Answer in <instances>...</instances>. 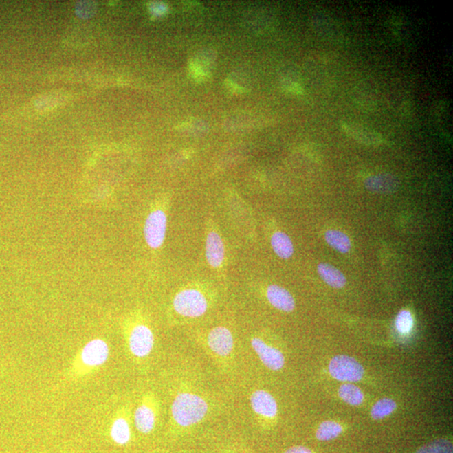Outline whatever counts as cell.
I'll return each mask as SVG.
<instances>
[{"label":"cell","instance_id":"obj_1","mask_svg":"<svg viewBox=\"0 0 453 453\" xmlns=\"http://www.w3.org/2000/svg\"><path fill=\"white\" fill-rule=\"evenodd\" d=\"M208 410V401L199 395L181 392L171 405V417L178 426L190 428L203 421Z\"/></svg>","mask_w":453,"mask_h":453},{"label":"cell","instance_id":"obj_2","mask_svg":"<svg viewBox=\"0 0 453 453\" xmlns=\"http://www.w3.org/2000/svg\"><path fill=\"white\" fill-rule=\"evenodd\" d=\"M173 307L179 315L186 318H199L208 308L206 296L196 289H186L178 292L173 300Z\"/></svg>","mask_w":453,"mask_h":453},{"label":"cell","instance_id":"obj_3","mask_svg":"<svg viewBox=\"0 0 453 453\" xmlns=\"http://www.w3.org/2000/svg\"><path fill=\"white\" fill-rule=\"evenodd\" d=\"M330 375L342 382H357L363 379L364 369L356 360L347 355L335 356L329 364Z\"/></svg>","mask_w":453,"mask_h":453},{"label":"cell","instance_id":"obj_4","mask_svg":"<svg viewBox=\"0 0 453 453\" xmlns=\"http://www.w3.org/2000/svg\"><path fill=\"white\" fill-rule=\"evenodd\" d=\"M155 338L150 327L144 324L134 327L129 335L128 345L129 351L139 359H143L152 352L154 348Z\"/></svg>","mask_w":453,"mask_h":453},{"label":"cell","instance_id":"obj_5","mask_svg":"<svg viewBox=\"0 0 453 453\" xmlns=\"http://www.w3.org/2000/svg\"><path fill=\"white\" fill-rule=\"evenodd\" d=\"M167 219L162 210L152 212L144 224V238L152 249H158L163 245L166 233Z\"/></svg>","mask_w":453,"mask_h":453},{"label":"cell","instance_id":"obj_6","mask_svg":"<svg viewBox=\"0 0 453 453\" xmlns=\"http://www.w3.org/2000/svg\"><path fill=\"white\" fill-rule=\"evenodd\" d=\"M109 357V347L100 338L91 340L82 348L79 354V360L87 368H94L104 364Z\"/></svg>","mask_w":453,"mask_h":453},{"label":"cell","instance_id":"obj_7","mask_svg":"<svg viewBox=\"0 0 453 453\" xmlns=\"http://www.w3.org/2000/svg\"><path fill=\"white\" fill-rule=\"evenodd\" d=\"M208 348L219 357L230 356L234 348L233 334L225 327H217L209 332L207 338Z\"/></svg>","mask_w":453,"mask_h":453},{"label":"cell","instance_id":"obj_8","mask_svg":"<svg viewBox=\"0 0 453 453\" xmlns=\"http://www.w3.org/2000/svg\"><path fill=\"white\" fill-rule=\"evenodd\" d=\"M251 346L266 368L277 371L284 367L285 357L279 349L272 347L256 337L251 340Z\"/></svg>","mask_w":453,"mask_h":453},{"label":"cell","instance_id":"obj_9","mask_svg":"<svg viewBox=\"0 0 453 453\" xmlns=\"http://www.w3.org/2000/svg\"><path fill=\"white\" fill-rule=\"evenodd\" d=\"M250 405L258 416L269 419L276 417L277 403L267 391L258 390L253 392L250 397Z\"/></svg>","mask_w":453,"mask_h":453},{"label":"cell","instance_id":"obj_10","mask_svg":"<svg viewBox=\"0 0 453 453\" xmlns=\"http://www.w3.org/2000/svg\"><path fill=\"white\" fill-rule=\"evenodd\" d=\"M267 299L274 307L280 311L291 312L295 308V300L291 293L279 285H272L267 288Z\"/></svg>","mask_w":453,"mask_h":453},{"label":"cell","instance_id":"obj_11","mask_svg":"<svg viewBox=\"0 0 453 453\" xmlns=\"http://www.w3.org/2000/svg\"><path fill=\"white\" fill-rule=\"evenodd\" d=\"M156 422V413L153 406L148 402H142L135 412V425L140 432L149 434L153 431Z\"/></svg>","mask_w":453,"mask_h":453},{"label":"cell","instance_id":"obj_12","mask_svg":"<svg viewBox=\"0 0 453 453\" xmlns=\"http://www.w3.org/2000/svg\"><path fill=\"white\" fill-rule=\"evenodd\" d=\"M206 257L208 264L213 268H218L222 265L224 260V245L220 236L211 232L208 235L206 241Z\"/></svg>","mask_w":453,"mask_h":453},{"label":"cell","instance_id":"obj_13","mask_svg":"<svg viewBox=\"0 0 453 453\" xmlns=\"http://www.w3.org/2000/svg\"><path fill=\"white\" fill-rule=\"evenodd\" d=\"M318 272L322 279L333 288L340 289L345 287L347 280L340 270L327 263L318 265Z\"/></svg>","mask_w":453,"mask_h":453},{"label":"cell","instance_id":"obj_14","mask_svg":"<svg viewBox=\"0 0 453 453\" xmlns=\"http://www.w3.org/2000/svg\"><path fill=\"white\" fill-rule=\"evenodd\" d=\"M342 129L348 133L350 136L363 142L377 143L382 142V137L377 134L376 131L371 129L362 126L359 124L342 123Z\"/></svg>","mask_w":453,"mask_h":453},{"label":"cell","instance_id":"obj_15","mask_svg":"<svg viewBox=\"0 0 453 453\" xmlns=\"http://www.w3.org/2000/svg\"><path fill=\"white\" fill-rule=\"evenodd\" d=\"M110 437L114 443L124 446L131 439V429L129 421L124 417H118L113 421L110 428Z\"/></svg>","mask_w":453,"mask_h":453},{"label":"cell","instance_id":"obj_16","mask_svg":"<svg viewBox=\"0 0 453 453\" xmlns=\"http://www.w3.org/2000/svg\"><path fill=\"white\" fill-rule=\"evenodd\" d=\"M272 245L275 253L281 258L287 260L294 253V247L288 235L277 232L272 238Z\"/></svg>","mask_w":453,"mask_h":453},{"label":"cell","instance_id":"obj_17","mask_svg":"<svg viewBox=\"0 0 453 453\" xmlns=\"http://www.w3.org/2000/svg\"><path fill=\"white\" fill-rule=\"evenodd\" d=\"M326 241L334 250L346 254L351 250V241L344 233L338 230H329L325 234Z\"/></svg>","mask_w":453,"mask_h":453},{"label":"cell","instance_id":"obj_18","mask_svg":"<svg viewBox=\"0 0 453 453\" xmlns=\"http://www.w3.org/2000/svg\"><path fill=\"white\" fill-rule=\"evenodd\" d=\"M340 397L352 406H360L364 401V395L359 387L351 384H344L338 390Z\"/></svg>","mask_w":453,"mask_h":453},{"label":"cell","instance_id":"obj_19","mask_svg":"<svg viewBox=\"0 0 453 453\" xmlns=\"http://www.w3.org/2000/svg\"><path fill=\"white\" fill-rule=\"evenodd\" d=\"M342 432V428L338 422L327 421L319 426L316 437L320 441H330L336 439Z\"/></svg>","mask_w":453,"mask_h":453},{"label":"cell","instance_id":"obj_20","mask_svg":"<svg viewBox=\"0 0 453 453\" xmlns=\"http://www.w3.org/2000/svg\"><path fill=\"white\" fill-rule=\"evenodd\" d=\"M397 405L393 399L384 398L375 404L371 410V416L375 420L383 419L393 412Z\"/></svg>","mask_w":453,"mask_h":453},{"label":"cell","instance_id":"obj_21","mask_svg":"<svg viewBox=\"0 0 453 453\" xmlns=\"http://www.w3.org/2000/svg\"><path fill=\"white\" fill-rule=\"evenodd\" d=\"M416 453H453L452 443L446 439H439L424 445Z\"/></svg>","mask_w":453,"mask_h":453},{"label":"cell","instance_id":"obj_22","mask_svg":"<svg viewBox=\"0 0 453 453\" xmlns=\"http://www.w3.org/2000/svg\"><path fill=\"white\" fill-rule=\"evenodd\" d=\"M414 324L412 315L407 310H402L397 316L395 326L398 332L404 334L409 333Z\"/></svg>","mask_w":453,"mask_h":453},{"label":"cell","instance_id":"obj_23","mask_svg":"<svg viewBox=\"0 0 453 453\" xmlns=\"http://www.w3.org/2000/svg\"><path fill=\"white\" fill-rule=\"evenodd\" d=\"M284 453H312L311 449L302 446H296L287 449Z\"/></svg>","mask_w":453,"mask_h":453}]
</instances>
